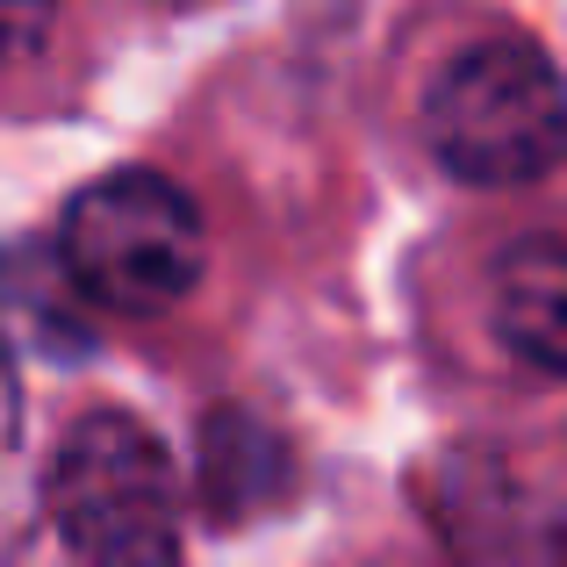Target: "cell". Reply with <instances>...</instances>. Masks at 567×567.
Wrapping results in <instances>:
<instances>
[{
  "label": "cell",
  "mask_w": 567,
  "mask_h": 567,
  "mask_svg": "<svg viewBox=\"0 0 567 567\" xmlns=\"http://www.w3.org/2000/svg\"><path fill=\"white\" fill-rule=\"evenodd\" d=\"M274 460H280L274 431L251 424V416L223 410L202 424V488H208L216 511H237V482L245 474H259V488H274Z\"/></svg>",
  "instance_id": "5"
},
{
  "label": "cell",
  "mask_w": 567,
  "mask_h": 567,
  "mask_svg": "<svg viewBox=\"0 0 567 567\" xmlns=\"http://www.w3.org/2000/svg\"><path fill=\"white\" fill-rule=\"evenodd\" d=\"M424 144L474 187H525L567 158V86L532 43H474L431 80Z\"/></svg>",
  "instance_id": "3"
},
{
  "label": "cell",
  "mask_w": 567,
  "mask_h": 567,
  "mask_svg": "<svg viewBox=\"0 0 567 567\" xmlns=\"http://www.w3.org/2000/svg\"><path fill=\"white\" fill-rule=\"evenodd\" d=\"M488 317L496 338L525 367L567 381V245L560 237H525L488 274Z\"/></svg>",
  "instance_id": "4"
},
{
  "label": "cell",
  "mask_w": 567,
  "mask_h": 567,
  "mask_svg": "<svg viewBox=\"0 0 567 567\" xmlns=\"http://www.w3.org/2000/svg\"><path fill=\"white\" fill-rule=\"evenodd\" d=\"M58 266L94 309L158 317V309L187 302L208 266L202 208L166 173H109L72 194L65 230H58Z\"/></svg>",
  "instance_id": "2"
},
{
  "label": "cell",
  "mask_w": 567,
  "mask_h": 567,
  "mask_svg": "<svg viewBox=\"0 0 567 567\" xmlns=\"http://www.w3.org/2000/svg\"><path fill=\"white\" fill-rule=\"evenodd\" d=\"M43 37H51V14H43V8L0 0V65H22L29 51H43Z\"/></svg>",
  "instance_id": "6"
},
{
  "label": "cell",
  "mask_w": 567,
  "mask_h": 567,
  "mask_svg": "<svg viewBox=\"0 0 567 567\" xmlns=\"http://www.w3.org/2000/svg\"><path fill=\"white\" fill-rule=\"evenodd\" d=\"M43 496L86 567H181V482L130 410H86L58 439Z\"/></svg>",
  "instance_id": "1"
}]
</instances>
